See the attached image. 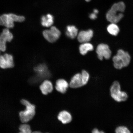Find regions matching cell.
Returning a JSON list of instances; mask_svg holds the SVG:
<instances>
[{"instance_id":"cell-19","label":"cell","mask_w":133,"mask_h":133,"mask_svg":"<svg viewBox=\"0 0 133 133\" xmlns=\"http://www.w3.org/2000/svg\"><path fill=\"white\" fill-rule=\"evenodd\" d=\"M107 30L110 34L114 36H117L119 31V26L115 23H111L108 26Z\"/></svg>"},{"instance_id":"cell-16","label":"cell","mask_w":133,"mask_h":133,"mask_svg":"<svg viewBox=\"0 0 133 133\" xmlns=\"http://www.w3.org/2000/svg\"><path fill=\"white\" fill-rule=\"evenodd\" d=\"M41 19V25L44 27H49L54 24V17L51 14H48L45 16H43Z\"/></svg>"},{"instance_id":"cell-25","label":"cell","mask_w":133,"mask_h":133,"mask_svg":"<svg viewBox=\"0 0 133 133\" xmlns=\"http://www.w3.org/2000/svg\"><path fill=\"white\" fill-rule=\"evenodd\" d=\"M94 12L97 14L98 13V11L97 9H94Z\"/></svg>"},{"instance_id":"cell-3","label":"cell","mask_w":133,"mask_h":133,"mask_svg":"<svg viewBox=\"0 0 133 133\" xmlns=\"http://www.w3.org/2000/svg\"><path fill=\"white\" fill-rule=\"evenodd\" d=\"M25 19L24 16L13 13L4 14L0 16V25L4 26L8 29H12L14 26V22H23Z\"/></svg>"},{"instance_id":"cell-28","label":"cell","mask_w":133,"mask_h":133,"mask_svg":"<svg viewBox=\"0 0 133 133\" xmlns=\"http://www.w3.org/2000/svg\"><path fill=\"white\" fill-rule=\"evenodd\" d=\"M1 56V53H0V56Z\"/></svg>"},{"instance_id":"cell-20","label":"cell","mask_w":133,"mask_h":133,"mask_svg":"<svg viewBox=\"0 0 133 133\" xmlns=\"http://www.w3.org/2000/svg\"><path fill=\"white\" fill-rule=\"evenodd\" d=\"M19 130L20 132L19 133H32L30 126L29 125L25 123L20 126Z\"/></svg>"},{"instance_id":"cell-5","label":"cell","mask_w":133,"mask_h":133,"mask_svg":"<svg viewBox=\"0 0 133 133\" xmlns=\"http://www.w3.org/2000/svg\"><path fill=\"white\" fill-rule=\"evenodd\" d=\"M110 92L111 97L118 102L125 101L128 98L127 93L121 90L120 84L117 81L113 83L110 88Z\"/></svg>"},{"instance_id":"cell-24","label":"cell","mask_w":133,"mask_h":133,"mask_svg":"<svg viewBox=\"0 0 133 133\" xmlns=\"http://www.w3.org/2000/svg\"><path fill=\"white\" fill-rule=\"evenodd\" d=\"M92 133H105L103 131H99L97 129H95L93 130Z\"/></svg>"},{"instance_id":"cell-4","label":"cell","mask_w":133,"mask_h":133,"mask_svg":"<svg viewBox=\"0 0 133 133\" xmlns=\"http://www.w3.org/2000/svg\"><path fill=\"white\" fill-rule=\"evenodd\" d=\"M21 102L25 106L26 109L19 112V116L21 122L25 123L29 122L34 117L35 114V106L26 99L22 100Z\"/></svg>"},{"instance_id":"cell-29","label":"cell","mask_w":133,"mask_h":133,"mask_svg":"<svg viewBox=\"0 0 133 133\" xmlns=\"http://www.w3.org/2000/svg\"></svg>"},{"instance_id":"cell-27","label":"cell","mask_w":133,"mask_h":133,"mask_svg":"<svg viewBox=\"0 0 133 133\" xmlns=\"http://www.w3.org/2000/svg\"><path fill=\"white\" fill-rule=\"evenodd\" d=\"M91 0H85L87 2H89Z\"/></svg>"},{"instance_id":"cell-1","label":"cell","mask_w":133,"mask_h":133,"mask_svg":"<svg viewBox=\"0 0 133 133\" xmlns=\"http://www.w3.org/2000/svg\"><path fill=\"white\" fill-rule=\"evenodd\" d=\"M125 9V4L123 2L115 3L106 14V19L111 23L116 24L119 22L123 17V13Z\"/></svg>"},{"instance_id":"cell-23","label":"cell","mask_w":133,"mask_h":133,"mask_svg":"<svg viewBox=\"0 0 133 133\" xmlns=\"http://www.w3.org/2000/svg\"><path fill=\"white\" fill-rule=\"evenodd\" d=\"M96 14H97L94 12V13H91V14L90 15L89 18L92 20L95 19L97 17Z\"/></svg>"},{"instance_id":"cell-14","label":"cell","mask_w":133,"mask_h":133,"mask_svg":"<svg viewBox=\"0 0 133 133\" xmlns=\"http://www.w3.org/2000/svg\"><path fill=\"white\" fill-rule=\"evenodd\" d=\"M69 86L72 88H77L83 86L81 74L78 73L75 75L71 78Z\"/></svg>"},{"instance_id":"cell-17","label":"cell","mask_w":133,"mask_h":133,"mask_svg":"<svg viewBox=\"0 0 133 133\" xmlns=\"http://www.w3.org/2000/svg\"><path fill=\"white\" fill-rule=\"evenodd\" d=\"M78 29L74 25H69L66 27V34L67 37L74 39L77 36Z\"/></svg>"},{"instance_id":"cell-22","label":"cell","mask_w":133,"mask_h":133,"mask_svg":"<svg viewBox=\"0 0 133 133\" xmlns=\"http://www.w3.org/2000/svg\"><path fill=\"white\" fill-rule=\"evenodd\" d=\"M115 133H131L129 129L126 126H119L116 129Z\"/></svg>"},{"instance_id":"cell-21","label":"cell","mask_w":133,"mask_h":133,"mask_svg":"<svg viewBox=\"0 0 133 133\" xmlns=\"http://www.w3.org/2000/svg\"><path fill=\"white\" fill-rule=\"evenodd\" d=\"M83 85H85L89 81V75L87 71L83 70L81 74Z\"/></svg>"},{"instance_id":"cell-8","label":"cell","mask_w":133,"mask_h":133,"mask_svg":"<svg viewBox=\"0 0 133 133\" xmlns=\"http://www.w3.org/2000/svg\"><path fill=\"white\" fill-rule=\"evenodd\" d=\"M96 52L99 59L102 60L104 58L106 59H109L110 58L112 52L108 45L100 44L97 46Z\"/></svg>"},{"instance_id":"cell-6","label":"cell","mask_w":133,"mask_h":133,"mask_svg":"<svg viewBox=\"0 0 133 133\" xmlns=\"http://www.w3.org/2000/svg\"><path fill=\"white\" fill-rule=\"evenodd\" d=\"M43 34L45 39L49 42H55L59 39L61 35V32L56 26H51L49 29L45 30Z\"/></svg>"},{"instance_id":"cell-10","label":"cell","mask_w":133,"mask_h":133,"mask_svg":"<svg viewBox=\"0 0 133 133\" xmlns=\"http://www.w3.org/2000/svg\"><path fill=\"white\" fill-rule=\"evenodd\" d=\"M94 36V31L91 29L87 31H82L78 34V41L81 43L88 42L90 41Z\"/></svg>"},{"instance_id":"cell-2","label":"cell","mask_w":133,"mask_h":133,"mask_svg":"<svg viewBox=\"0 0 133 133\" xmlns=\"http://www.w3.org/2000/svg\"><path fill=\"white\" fill-rule=\"evenodd\" d=\"M114 66L116 69H121L129 65L131 61L130 55L122 49L118 51L117 54L112 58Z\"/></svg>"},{"instance_id":"cell-13","label":"cell","mask_w":133,"mask_h":133,"mask_svg":"<svg viewBox=\"0 0 133 133\" xmlns=\"http://www.w3.org/2000/svg\"><path fill=\"white\" fill-rule=\"evenodd\" d=\"M69 86V83L65 80L59 79L56 81L55 88L58 92L64 94L67 90Z\"/></svg>"},{"instance_id":"cell-11","label":"cell","mask_w":133,"mask_h":133,"mask_svg":"<svg viewBox=\"0 0 133 133\" xmlns=\"http://www.w3.org/2000/svg\"><path fill=\"white\" fill-rule=\"evenodd\" d=\"M34 70L37 74V76L41 78L49 77L50 73L45 64H41L35 67Z\"/></svg>"},{"instance_id":"cell-26","label":"cell","mask_w":133,"mask_h":133,"mask_svg":"<svg viewBox=\"0 0 133 133\" xmlns=\"http://www.w3.org/2000/svg\"><path fill=\"white\" fill-rule=\"evenodd\" d=\"M32 133H42L41 132H39V131H35V132H33Z\"/></svg>"},{"instance_id":"cell-18","label":"cell","mask_w":133,"mask_h":133,"mask_svg":"<svg viewBox=\"0 0 133 133\" xmlns=\"http://www.w3.org/2000/svg\"><path fill=\"white\" fill-rule=\"evenodd\" d=\"M94 49V46L89 42L83 43L79 46V52L83 55L87 54L89 51H92Z\"/></svg>"},{"instance_id":"cell-12","label":"cell","mask_w":133,"mask_h":133,"mask_svg":"<svg viewBox=\"0 0 133 133\" xmlns=\"http://www.w3.org/2000/svg\"><path fill=\"white\" fill-rule=\"evenodd\" d=\"M39 88L41 92L44 95H46L52 92L54 89L52 83L48 80L43 81Z\"/></svg>"},{"instance_id":"cell-7","label":"cell","mask_w":133,"mask_h":133,"mask_svg":"<svg viewBox=\"0 0 133 133\" xmlns=\"http://www.w3.org/2000/svg\"><path fill=\"white\" fill-rule=\"evenodd\" d=\"M13 35L9 29L6 28L0 34V51H4L6 49V43L12 40Z\"/></svg>"},{"instance_id":"cell-9","label":"cell","mask_w":133,"mask_h":133,"mask_svg":"<svg viewBox=\"0 0 133 133\" xmlns=\"http://www.w3.org/2000/svg\"><path fill=\"white\" fill-rule=\"evenodd\" d=\"M14 59L11 55L5 54L0 56V68L2 69H10L14 67Z\"/></svg>"},{"instance_id":"cell-15","label":"cell","mask_w":133,"mask_h":133,"mask_svg":"<svg viewBox=\"0 0 133 133\" xmlns=\"http://www.w3.org/2000/svg\"><path fill=\"white\" fill-rule=\"evenodd\" d=\"M58 119L63 124L69 123L72 120V117L71 114L66 111H61L58 116Z\"/></svg>"}]
</instances>
